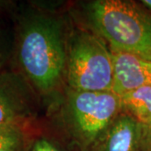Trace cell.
<instances>
[{"label": "cell", "instance_id": "obj_1", "mask_svg": "<svg viewBox=\"0 0 151 151\" xmlns=\"http://www.w3.org/2000/svg\"><path fill=\"white\" fill-rule=\"evenodd\" d=\"M19 24L18 60L20 68L38 92L50 93L58 86L66 67L63 24L45 14L26 16Z\"/></svg>", "mask_w": 151, "mask_h": 151}, {"label": "cell", "instance_id": "obj_2", "mask_svg": "<svg viewBox=\"0 0 151 151\" xmlns=\"http://www.w3.org/2000/svg\"><path fill=\"white\" fill-rule=\"evenodd\" d=\"M88 24L111 50L151 60V11L134 1L96 0L86 9Z\"/></svg>", "mask_w": 151, "mask_h": 151}, {"label": "cell", "instance_id": "obj_3", "mask_svg": "<svg viewBox=\"0 0 151 151\" xmlns=\"http://www.w3.org/2000/svg\"><path fill=\"white\" fill-rule=\"evenodd\" d=\"M65 70L70 90L113 92L112 51L97 34L79 30L71 36L67 46Z\"/></svg>", "mask_w": 151, "mask_h": 151}, {"label": "cell", "instance_id": "obj_4", "mask_svg": "<svg viewBox=\"0 0 151 151\" xmlns=\"http://www.w3.org/2000/svg\"><path fill=\"white\" fill-rule=\"evenodd\" d=\"M122 111L120 97L113 92L70 90L65 118L81 151H91Z\"/></svg>", "mask_w": 151, "mask_h": 151}, {"label": "cell", "instance_id": "obj_5", "mask_svg": "<svg viewBox=\"0 0 151 151\" xmlns=\"http://www.w3.org/2000/svg\"><path fill=\"white\" fill-rule=\"evenodd\" d=\"M144 125L120 113L91 151H143Z\"/></svg>", "mask_w": 151, "mask_h": 151}, {"label": "cell", "instance_id": "obj_6", "mask_svg": "<svg viewBox=\"0 0 151 151\" xmlns=\"http://www.w3.org/2000/svg\"><path fill=\"white\" fill-rule=\"evenodd\" d=\"M29 96L18 76L0 74V128L21 126L29 114Z\"/></svg>", "mask_w": 151, "mask_h": 151}, {"label": "cell", "instance_id": "obj_7", "mask_svg": "<svg viewBox=\"0 0 151 151\" xmlns=\"http://www.w3.org/2000/svg\"><path fill=\"white\" fill-rule=\"evenodd\" d=\"M111 51L114 66V93L120 97L140 86H151V60L124 52Z\"/></svg>", "mask_w": 151, "mask_h": 151}, {"label": "cell", "instance_id": "obj_8", "mask_svg": "<svg viewBox=\"0 0 151 151\" xmlns=\"http://www.w3.org/2000/svg\"><path fill=\"white\" fill-rule=\"evenodd\" d=\"M122 111L143 125L151 123V86H140L120 96Z\"/></svg>", "mask_w": 151, "mask_h": 151}, {"label": "cell", "instance_id": "obj_9", "mask_svg": "<svg viewBox=\"0 0 151 151\" xmlns=\"http://www.w3.org/2000/svg\"><path fill=\"white\" fill-rule=\"evenodd\" d=\"M24 134L22 126L0 129V151H22L24 145Z\"/></svg>", "mask_w": 151, "mask_h": 151}, {"label": "cell", "instance_id": "obj_10", "mask_svg": "<svg viewBox=\"0 0 151 151\" xmlns=\"http://www.w3.org/2000/svg\"><path fill=\"white\" fill-rule=\"evenodd\" d=\"M30 151H62L47 139L40 138L34 142Z\"/></svg>", "mask_w": 151, "mask_h": 151}, {"label": "cell", "instance_id": "obj_11", "mask_svg": "<svg viewBox=\"0 0 151 151\" xmlns=\"http://www.w3.org/2000/svg\"><path fill=\"white\" fill-rule=\"evenodd\" d=\"M143 151H151V123L144 125Z\"/></svg>", "mask_w": 151, "mask_h": 151}, {"label": "cell", "instance_id": "obj_12", "mask_svg": "<svg viewBox=\"0 0 151 151\" xmlns=\"http://www.w3.org/2000/svg\"><path fill=\"white\" fill-rule=\"evenodd\" d=\"M140 3L149 10L151 11V0H142L140 1Z\"/></svg>", "mask_w": 151, "mask_h": 151}, {"label": "cell", "instance_id": "obj_13", "mask_svg": "<svg viewBox=\"0 0 151 151\" xmlns=\"http://www.w3.org/2000/svg\"><path fill=\"white\" fill-rule=\"evenodd\" d=\"M4 60V54H3L2 49H1V46H0V67L3 65Z\"/></svg>", "mask_w": 151, "mask_h": 151}, {"label": "cell", "instance_id": "obj_14", "mask_svg": "<svg viewBox=\"0 0 151 151\" xmlns=\"http://www.w3.org/2000/svg\"><path fill=\"white\" fill-rule=\"evenodd\" d=\"M8 4L7 1H0V11L4 9V7Z\"/></svg>", "mask_w": 151, "mask_h": 151}, {"label": "cell", "instance_id": "obj_15", "mask_svg": "<svg viewBox=\"0 0 151 151\" xmlns=\"http://www.w3.org/2000/svg\"><path fill=\"white\" fill-rule=\"evenodd\" d=\"M0 129H1V128H0Z\"/></svg>", "mask_w": 151, "mask_h": 151}]
</instances>
